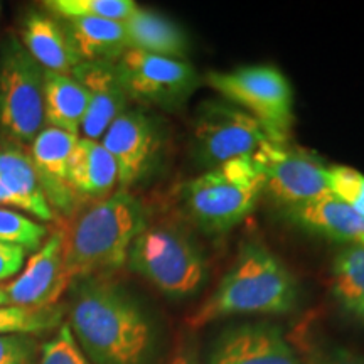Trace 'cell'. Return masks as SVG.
<instances>
[{"label": "cell", "instance_id": "obj_1", "mask_svg": "<svg viewBox=\"0 0 364 364\" xmlns=\"http://www.w3.org/2000/svg\"><path fill=\"white\" fill-rule=\"evenodd\" d=\"M70 329L93 364H145L154 348V326L144 307L107 277L76 282Z\"/></svg>", "mask_w": 364, "mask_h": 364}, {"label": "cell", "instance_id": "obj_2", "mask_svg": "<svg viewBox=\"0 0 364 364\" xmlns=\"http://www.w3.org/2000/svg\"><path fill=\"white\" fill-rule=\"evenodd\" d=\"M297 306L299 284L289 267L262 241H247L215 292L188 317V324L198 329L225 317L290 314Z\"/></svg>", "mask_w": 364, "mask_h": 364}, {"label": "cell", "instance_id": "obj_3", "mask_svg": "<svg viewBox=\"0 0 364 364\" xmlns=\"http://www.w3.org/2000/svg\"><path fill=\"white\" fill-rule=\"evenodd\" d=\"M147 225L144 204L127 189L91 204L65 235L68 280L107 277L124 267L132 243Z\"/></svg>", "mask_w": 364, "mask_h": 364}, {"label": "cell", "instance_id": "obj_4", "mask_svg": "<svg viewBox=\"0 0 364 364\" xmlns=\"http://www.w3.org/2000/svg\"><path fill=\"white\" fill-rule=\"evenodd\" d=\"M263 194V177L252 157H238L186 181L181 211L208 235H225L252 215Z\"/></svg>", "mask_w": 364, "mask_h": 364}, {"label": "cell", "instance_id": "obj_5", "mask_svg": "<svg viewBox=\"0 0 364 364\" xmlns=\"http://www.w3.org/2000/svg\"><path fill=\"white\" fill-rule=\"evenodd\" d=\"M127 265L169 299H188L208 277V258L199 241L179 223L147 225L132 243Z\"/></svg>", "mask_w": 364, "mask_h": 364}, {"label": "cell", "instance_id": "obj_6", "mask_svg": "<svg viewBox=\"0 0 364 364\" xmlns=\"http://www.w3.org/2000/svg\"><path fill=\"white\" fill-rule=\"evenodd\" d=\"M44 129V68L14 36L0 48V136L33 144Z\"/></svg>", "mask_w": 364, "mask_h": 364}, {"label": "cell", "instance_id": "obj_7", "mask_svg": "<svg viewBox=\"0 0 364 364\" xmlns=\"http://www.w3.org/2000/svg\"><path fill=\"white\" fill-rule=\"evenodd\" d=\"M204 81L223 100L257 118L275 139H287L294 122V90L273 65H248L209 71Z\"/></svg>", "mask_w": 364, "mask_h": 364}, {"label": "cell", "instance_id": "obj_8", "mask_svg": "<svg viewBox=\"0 0 364 364\" xmlns=\"http://www.w3.org/2000/svg\"><path fill=\"white\" fill-rule=\"evenodd\" d=\"M275 139L257 118L226 100H206L198 107L191 132V156L204 169L238 157H253Z\"/></svg>", "mask_w": 364, "mask_h": 364}, {"label": "cell", "instance_id": "obj_9", "mask_svg": "<svg viewBox=\"0 0 364 364\" xmlns=\"http://www.w3.org/2000/svg\"><path fill=\"white\" fill-rule=\"evenodd\" d=\"M263 177V194L282 209L300 206L331 194L327 167L314 154L287 139H270L252 157Z\"/></svg>", "mask_w": 364, "mask_h": 364}, {"label": "cell", "instance_id": "obj_10", "mask_svg": "<svg viewBox=\"0 0 364 364\" xmlns=\"http://www.w3.org/2000/svg\"><path fill=\"white\" fill-rule=\"evenodd\" d=\"M117 68L130 100L167 112L184 107L201 83L198 70L184 59L135 49H127L117 61Z\"/></svg>", "mask_w": 364, "mask_h": 364}, {"label": "cell", "instance_id": "obj_11", "mask_svg": "<svg viewBox=\"0 0 364 364\" xmlns=\"http://www.w3.org/2000/svg\"><path fill=\"white\" fill-rule=\"evenodd\" d=\"M100 142L117 164L120 189L129 191L156 169L164 132L156 118L145 112L127 110L108 127Z\"/></svg>", "mask_w": 364, "mask_h": 364}, {"label": "cell", "instance_id": "obj_12", "mask_svg": "<svg viewBox=\"0 0 364 364\" xmlns=\"http://www.w3.org/2000/svg\"><path fill=\"white\" fill-rule=\"evenodd\" d=\"M208 364H304L284 331L270 322L228 327L209 351Z\"/></svg>", "mask_w": 364, "mask_h": 364}, {"label": "cell", "instance_id": "obj_13", "mask_svg": "<svg viewBox=\"0 0 364 364\" xmlns=\"http://www.w3.org/2000/svg\"><path fill=\"white\" fill-rule=\"evenodd\" d=\"M70 284L65 272V233L54 231L29 258L24 272L4 289L12 306L49 307L56 306Z\"/></svg>", "mask_w": 364, "mask_h": 364}, {"label": "cell", "instance_id": "obj_14", "mask_svg": "<svg viewBox=\"0 0 364 364\" xmlns=\"http://www.w3.org/2000/svg\"><path fill=\"white\" fill-rule=\"evenodd\" d=\"M71 76L88 91L90 97L81 132L85 139L102 140L108 127L127 112L130 102L117 63H80Z\"/></svg>", "mask_w": 364, "mask_h": 364}, {"label": "cell", "instance_id": "obj_15", "mask_svg": "<svg viewBox=\"0 0 364 364\" xmlns=\"http://www.w3.org/2000/svg\"><path fill=\"white\" fill-rule=\"evenodd\" d=\"M80 136L46 127L31 144L29 156L54 215L71 216L78 206L68 182L70 159Z\"/></svg>", "mask_w": 364, "mask_h": 364}, {"label": "cell", "instance_id": "obj_16", "mask_svg": "<svg viewBox=\"0 0 364 364\" xmlns=\"http://www.w3.org/2000/svg\"><path fill=\"white\" fill-rule=\"evenodd\" d=\"M284 211L294 225L309 233L324 236L344 247H364V218L334 194Z\"/></svg>", "mask_w": 364, "mask_h": 364}, {"label": "cell", "instance_id": "obj_17", "mask_svg": "<svg viewBox=\"0 0 364 364\" xmlns=\"http://www.w3.org/2000/svg\"><path fill=\"white\" fill-rule=\"evenodd\" d=\"M21 43L46 71L71 75L81 59L59 17L29 11L21 22Z\"/></svg>", "mask_w": 364, "mask_h": 364}, {"label": "cell", "instance_id": "obj_18", "mask_svg": "<svg viewBox=\"0 0 364 364\" xmlns=\"http://www.w3.org/2000/svg\"><path fill=\"white\" fill-rule=\"evenodd\" d=\"M68 182L78 203H98L113 193L118 184L117 164L100 140L78 139L70 159Z\"/></svg>", "mask_w": 364, "mask_h": 364}, {"label": "cell", "instance_id": "obj_19", "mask_svg": "<svg viewBox=\"0 0 364 364\" xmlns=\"http://www.w3.org/2000/svg\"><path fill=\"white\" fill-rule=\"evenodd\" d=\"M0 182L12 198L14 208L31 213L41 221H53L56 218L46 199L33 159L24 147L0 145Z\"/></svg>", "mask_w": 364, "mask_h": 364}, {"label": "cell", "instance_id": "obj_20", "mask_svg": "<svg viewBox=\"0 0 364 364\" xmlns=\"http://www.w3.org/2000/svg\"><path fill=\"white\" fill-rule=\"evenodd\" d=\"M124 26L129 49L176 59H184L191 49L184 29L156 11L136 7Z\"/></svg>", "mask_w": 364, "mask_h": 364}, {"label": "cell", "instance_id": "obj_21", "mask_svg": "<svg viewBox=\"0 0 364 364\" xmlns=\"http://www.w3.org/2000/svg\"><path fill=\"white\" fill-rule=\"evenodd\" d=\"M61 19V17H59ZM81 63H117L129 49L124 22L71 17L61 19Z\"/></svg>", "mask_w": 364, "mask_h": 364}, {"label": "cell", "instance_id": "obj_22", "mask_svg": "<svg viewBox=\"0 0 364 364\" xmlns=\"http://www.w3.org/2000/svg\"><path fill=\"white\" fill-rule=\"evenodd\" d=\"M88 91L71 75L44 70V124L78 135L88 110Z\"/></svg>", "mask_w": 364, "mask_h": 364}, {"label": "cell", "instance_id": "obj_23", "mask_svg": "<svg viewBox=\"0 0 364 364\" xmlns=\"http://www.w3.org/2000/svg\"><path fill=\"white\" fill-rule=\"evenodd\" d=\"M331 294L346 316L364 324V247H343L336 253Z\"/></svg>", "mask_w": 364, "mask_h": 364}, {"label": "cell", "instance_id": "obj_24", "mask_svg": "<svg viewBox=\"0 0 364 364\" xmlns=\"http://www.w3.org/2000/svg\"><path fill=\"white\" fill-rule=\"evenodd\" d=\"M63 314L65 311L59 306H0V336H38L59 329L63 326Z\"/></svg>", "mask_w": 364, "mask_h": 364}, {"label": "cell", "instance_id": "obj_25", "mask_svg": "<svg viewBox=\"0 0 364 364\" xmlns=\"http://www.w3.org/2000/svg\"><path fill=\"white\" fill-rule=\"evenodd\" d=\"M43 6L61 19L95 17L117 22H125L139 7L134 0H48Z\"/></svg>", "mask_w": 364, "mask_h": 364}, {"label": "cell", "instance_id": "obj_26", "mask_svg": "<svg viewBox=\"0 0 364 364\" xmlns=\"http://www.w3.org/2000/svg\"><path fill=\"white\" fill-rule=\"evenodd\" d=\"M327 182L331 194L349 204L364 218V176L348 166L327 167Z\"/></svg>", "mask_w": 364, "mask_h": 364}, {"label": "cell", "instance_id": "obj_27", "mask_svg": "<svg viewBox=\"0 0 364 364\" xmlns=\"http://www.w3.org/2000/svg\"><path fill=\"white\" fill-rule=\"evenodd\" d=\"M38 364H93L76 343L70 326L63 324L56 336L41 348Z\"/></svg>", "mask_w": 364, "mask_h": 364}, {"label": "cell", "instance_id": "obj_28", "mask_svg": "<svg viewBox=\"0 0 364 364\" xmlns=\"http://www.w3.org/2000/svg\"><path fill=\"white\" fill-rule=\"evenodd\" d=\"M39 346L33 336H0V364H38Z\"/></svg>", "mask_w": 364, "mask_h": 364}, {"label": "cell", "instance_id": "obj_29", "mask_svg": "<svg viewBox=\"0 0 364 364\" xmlns=\"http://www.w3.org/2000/svg\"><path fill=\"white\" fill-rule=\"evenodd\" d=\"M307 364H364V356L343 346H324L311 353Z\"/></svg>", "mask_w": 364, "mask_h": 364}, {"label": "cell", "instance_id": "obj_30", "mask_svg": "<svg viewBox=\"0 0 364 364\" xmlns=\"http://www.w3.org/2000/svg\"><path fill=\"white\" fill-rule=\"evenodd\" d=\"M27 250L19 245L0 241V282L12 279L22 270Z\"/></svg>", "mask_w": 364, "mask_h": 364}, {"label": "cell", "instance_id": "obj_31", "mask_svg": "<svg viewBox=\"0 0 364 364\" xmlns=\"http://www.w3.org/2000/svg\"><path fill=\"white\" fill-rule=\"evenodd\" d=\"M167 364H198V363H196V359L193 356H189L188 353H177Z\"/></svg>", "mask_w": 364, "mask_h": 364}, {"label": "cell", "instance_id": "obj_32", "mask_svg": "<svg viewBox=\"0 0 364 364\" xmlns=\"http://www.w3.org/2000/svg\"><path fill=\"white\" fill-rule=\"evenodd\" d=\"M4 206H14V203H12V198L7 193V189L4 188L2 182H0V208Z\"/></svg>", "mask_w": 364, "mask_h": 364}, {"label": "cell", "instance_id": "obj_33", "mask_svg": "<svg viewBox=\"0 0 364 364\" xmlns=\"http://www.w3.org/2000/svg\"><path fill=\"white\" fill-rule=\"evenodd\" d=\"M7 304H9V297L6 294V289L0 287V306H7Z\"/></svg>", "mask_w": 364, "mask_h": 364}]
</instances>
